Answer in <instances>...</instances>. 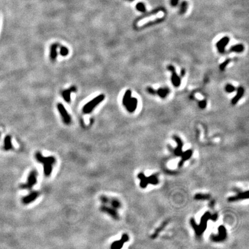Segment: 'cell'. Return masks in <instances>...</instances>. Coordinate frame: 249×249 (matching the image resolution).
<instances>
[{"mask_svg":"<svg viewBox=\"0 0 249 249\" xmlns=\"http://www.w3.org/2000/svg\"><path fill=\"white\" fill-rule=\"evenodd\" d=\"M35 157L39 163L43 164L44 174L45 176L47 177H50L53 171V165L56 163V158L53 156H44L39 152H36Z\"/></svg>","mask_w":249,"mask_h":249,"instance_id":"6da1fadb","label":"cell"},{"mask_svg":"<svg viewBox=\"0 0 249 249\" xmlns=\"http://www.w3.org/2000/svg\"><path fill=\"white\" fill-rule=\"evenodd\" d=\"M209 219L212 220L213 221H216L217 219V214H211L209 212H207L205 213L204 215L202 216L201 220V223L199 225H198L195 223V220L193 219H191L190 220V224L192 226L193 229L195 230V232L197 236H201L204 232L205 231V229L206 228V224L207 221Z\"/></svg>","mask_w":249,"mask_h":249,"instance_id":"7a4b0ae2","label":"cell"},{"mask_svg":"<svg viewBox=\"0 0 249 249\" xmlns=\"http://www.w3.org/2000/svg\"><path fill=\"white\" fill-rule=\"evenodd\" d=\"M105 96L103 94L99 95V96L95 97L94 99L89 101L88 103H87L86 105H84L82 108V112L84 114H89V113H91L97 106L99 105L101 102H102L103 100L105 99Z\"/></svg>","mask_w":249,"mask_h":249,"instance_id":"3957f363","label":"cell"},{"mask_svg":"<svg viewBox=\"0 0 249 249\" xmlns=\"http://www.w3.org/2000/svg\"><path fill=\"white\" fill-rule=\"evenodd\" d=\"M38 173L36 171V170H32L28 175L26 183L21 184L20 188L22 189H25V190L31 189L38 182Z\"/></svg>","mask_w":249,"mask_h":249,"instance_id":"277c9868","label":"cell"},{"mask_svg":"<svg viewBox=\"0 0 249 249\" xmlns=\"http://www.w3.org/2000/svg\"><path fill=\"white\" fill-rule=\"evenodd\" d=\"M138 178H139L141 179L140 186L142 188H146L147 184L148 183L156 184L159 182L158 177L156 175H153L148 178H147L145 177V175L142 173H140V174L138 175Z\"/></svg>","mask_w":249,"mask_h":249,"instance_id":"5b68a950","label":"cell"},{"mask_svg":"<svg viewBox=\"0 0 249 249\" xmlns=\"http://www.w3.org/2000/svg\"><path fill=\"white\" fill-rule=\"evenodd\" d=\"M100 202L103 204L109 205L115 209H119L121 207V203L119 201L115 198L109 197L106 195H101L99 197Z\"/></svg>","mask_w":249,"mask_h":249,"instance_id":"8992f818","label":"cell"},{"mask_svg":"<svg viewBox=\"0 0 249 249\" xmlns=\"http://www.w3.org/2000/svg\"><path fill=\"white\" fill-rule=\"evenodd\" d=\"M100 211L105 213H107L115 220H118L119 219V214L117 211V209L114 208L109 205L104 204L100 207Z\"/></svg>","mask_w":249,"mask_h":249,"instance_id":"52a82bcc","label":"cell"},{"mask_svg":"<svg viewBox=\"0 0 249 249\" xmlns=\"http://www.w3.org/2000/svg\"><path fill=\"white\" fill-rule=\"evenodd\" d=\"M57 108L59 112L61 114L62 118L63 119V121L66 125L70 124L71 122V118L70 116V115L68 114L66 108H65L64 105L61 103H58L57 105Z\"/></svg>","mask_w":249,"mask_h":249,"instance_id":"ba28073f","label":"cell"},{"mask_svg":"<svg viewBox=\"0 0 249 249\" xmlns=\"http://www.w3.org/2000/svg\"><path fill=\"white\" fill-rule=\"evenodd\" d=\"M219 230V234L218 235H212L211 238L212 240L214 242H221L225 239L227 237V231L226 229L223 225H220V227L218 228Z\"/></svg>","mask_w":249,"mask_h":249,"instance_id":"9c48e42d","label":"cell"},{"mask_svg":"<svg viewBox=\"0 0 249 249\" xmlns=\"http://www.w3.org/2000/svg\"><path fill=\"white\" fill-rule=\"evenodd\" d=\"M40 195V193L37 191H32L29 194L23 197L22 202L23 204L28 205L35 201Z\"/></svg>","mask_w":249,"mask_h":249,"instance_id":"30bf717a","label":"cell"},{"mask_svg":"<svg viewBox=\"0 0 249 249\" xmlns=\"http://www.w3.org/2000/svg\"><path fill=\"white\" fill-rule=\"evenodd\" d=\"M168 70L171 71L172 73V76H171V81L172 84L174 85V86L175 87H178L180 85H181V80L180 77L178 76L177 75V74L175 71V69L174 68V66L172 65H169L167 66Z\"/></svg>","mask_w":249,"mask_h":249,"instance_id":"8fae6325","label":"cell"},{"mask_svg":"<svg viewBox=\"0 0 249 249\" xmlns=\"http://www.w3.org/2000/svg\"><path fill=\"white\" fill-rule=\"evenodd\" d=\"M129 241V237L128 234H123L122 235L121 239L119 241H117L113 242L110 246L111 249H119L121 248L123 246V244Z\"/></svg>","mask_w":249,"mask_h":249,"instance_id":"7c38bea8","label":"cell"},{"mask_svg":"<svg viewBox=\"0 0 249 249\" xmlns=\"http://www.w3.org/2000/svg\"><path fill=\"white\" fill-rule=\"evenodd\" d=\"M230 42V38L228 36H224L219 40L216 43V47L217 48L219 52L220 53H224L225 51V46H227Z\"/></svg>","mask_w":249,"mask_h":249,"instance_id":"4fadbf2b","label":"cell"},{"mask_svg":"<svg viewBox=\"0 0 249 249\" xmlns=\"http://www.w3.org/2000/svg\"><path fill=\"white\" fill-rule=\"evenodd\" d=\"M138 100L135 98H131L128 103L125 105V107L128 111L129 112H133L135 111L137 107Z\"/></svg>","mask_w":249,"mask_h":249,"instance_id":"5bb4252c","label":"cell"},{"mask_svg":"<svg viewBox=\"0 0 249 249\" xmlns=\"http://www.w3.org/2000/svg\"><path fill=\"white\" fill-rule=\"evenodd\" d=\"M173 138H174V140L177 142V144H178L177 148L174 150V152L175 155L177 156H181L182 154V153H183V152H182L183 142H182V141H181V138H180L179 137H178L177 136H174V137H173Z\"/></svg>","mask_w":249,"mask_h":249,"instance_id":"9a60e30c","label":"cell"},{"mask_svg":"<svg viewBox=\"0 0 249 249\" xmlns=\"http://www.w3.org/2000/svg\"><path fill=\"white\" fill-rule=\"evenodd\" d=\"M247 198H248V191H246V192L239 193L236 196H233V197H229L228 198V201L230 202H234L240 200L247 199Z\"/></svg>","mask_w":249,"mask_h":249,"instance_id":"2e32d148","label":"cell"},{"mask_svg":"<svg viewBox=\"0 0 249 249\" xmlns=\"http://www.w3.org/2000/svg\"><path fill=\"white\" fill-rule=\"evenodd\" d=\"M76 88L75 87H72L70 88V89L64 91V92H62V96H63L64 100L68 103L70 102L71 93L73 92H76Z\"/></svg>","mask_w":249,"mask_h":249,"instance_id":"e0dca14e","label":"cell"},{"mask_svg":"<svg viewBox=\"0 0 249 249\" xmlns=\"http://www.w3.org/2000/svg\"><path fill=\"white\" fill-rule=\"evenodd\" d=\"M244 92V89L243 87H240L238 88L236 95L235 96L234 98L232 99L231 102L232 105H236V104L238 102V101L242 98V97L243 96Z\"/></svg>","mask_w":249,"mask_h":249,"instance_id":"ac0fdd59","label":"cell"},{"mask_svg":"<svg viewBox=\"0 0 249 249\" xmlns=\"http://www.w3.org/2000/svg\"><path fill=\"white\" fill-rule=\"evenodd\" d=\"M4 149L5 151H9L13 149V145L12 144V137L11 136H6L4 138Z\"/></svg>","mask_w":249,"mask_h":249,"instance_id":"d6986e66","label":"cell"},{"mask_svg":"<svg viewBox=\"0 0 249 249\" xmlns=\"http://www.w3.org/2000/svg\"><path fill=\"white\" fill-rule=\"evenodd\" d=\"M58 47V44H53L50 47V59L52 61H55L57 58V48Z\"/></svg>","mask_w":249,"mask_h":249,"instance_id":"ffe728a7","label":"cell"},{"mask_svg":"<svg viewBox=\"0 0 249 249\" xmlns=\"http://www.w3.org/2000/svg\"><path fill=\"white\" fill-rule=\"evenodd\" d=\"M191 154H192V151H191V150H188V151H186L185 152H184V153H182V154H181L182 156V159L181 160L179 161V163L178 164L179 167H181L184 161L190 158Z\"/></svg>","mask_w":249,"mask_h":249,"instance_id":"44dd1931","label":"cell"},{"mask_svg":"<svg viewBox=\"0 0 249 249\" xmlns=\"http://www.w3.org/2000/svg\"><path fill=\"white\" fill-rule=\"evenodd\" d=\"M170 89L167 87L160 88L156 91V94L160 97L161 98H165L170 93Z\"/></svg>","mask_w":249,"mask_h":249,"instance_id":"7402d4cb","label":"cell"},{"mask_svg":"<svg viewBox=\"0 0 249 249\" xmlns=\"http://www.w3.org/2000/svg\"><path fill=\"white\" fill-rule=\"evenodd\" d=\"M244 49V47L243 45H242V44H238V45L232 46L230 48V51L235 53H242Z\"/></svg>","mask_w":249,"mask_h":249,"instance_id":"603a6c76","label":"cell"},{"mask_svg":"<svg viewBox=\"0 0 249 249\" xmlns=\"http://www.w3.org/2000/svg\"><path fill=\"white\" fill-rule=\"evenodd\" d=\"M131 98V92L130 90H127L125 93L124 94V96L122 99V103H123V106H125V105L128 103V101L130 100V98Z\"/></svg>","mask_w":249,"mask_h":249,"instance_id":"cb8c5ba5","label":"cell"},{"mask_svg":"<svg viewBox=\"0 0 249 249\" xmlns=\"http://www.w3.org/2000/svg\"><path fill=\"white\" fill-rule=\"evenodd\" d=\"M188 4L186 1H183L182 2V3L180 5L179 7V14L181 15H183L186 13V12L187 11V9H188Z\"/></svg>","mask_w":249,"mask_h":249,"instance_id":"d4e9b609","label":"cell"},{"mask_svg":"<svg viewBox=\"0 0 249 249\" xmlns=\"http://www.w3.org/2000/svg\"><path fill=\"white\" fill-rule=\"evenodd\" d=\"M210 198V195L205 194H197L194 196V199L197 200H206Z\"/></svg>","mask_w":249,"mask_h":249,"instance_id":"484cf974","label":"cell"},{"mask_svg":"<svg viewBox=\"0 0 249 249\" xmlns=\"http://www.w3.org/2000/svg\"><path fill=\"white\" fill-rule=\"evenodd\" d=\"M136 9H137V11L141 12H146V8H145V5L144 3L142 2H139L136 5Z\"/></svg>","mask_w":249,"mask_h":249,"instance_id":"4316f807","label":"cell"},{"mask_svg":"<svg viewBox=\"0 0 249 249\" xmlns=\"http://www.w3.org/2000/svg\"><path fill=\"white\" fill-rule=\"evenodd\" d=\"M235 87L231 84H227L225 87V91L228 93H232L235 91Z\"/></svg>","mask_w":249,"mask_h":249,"instance_id":"83f0119b","label":"cell"},{"mask_svg":"<svg viewBox=\"0 0 249 249\" xmlns=\"http://www.w3.org/2000/svg\"><path fill=\"white\" fill-rule=\"evenodd\" d=\"M59 53H60V54L62 55V56H63V57L67 56V55H68V54H69L68 48L66 47H64V46H62V47H61V49H60Z\"/></svg>","mask_w":249,"mask_h":249,"instance_id":"f1b7e54d","label":"cell"},{"mask_svg":"<svg viewBox=\"0 0 249 249\" xmlns=\"http://www.w3.org/2000/svg\"><path fill=\"white\" fill-rule=\"evenodd\" d=\"M230 62H231V59H226L224 62H223L222 64H221L220 65V70H221V71L224 70V69L226 68V66L228 65V64H229Z\"/></svg>","mask_w":249,"mask_h":249,"instance_id":"f546056e","label":"cell"},{"mask_svg":"<svg viewBox=\"0 0 249 249\" xmlns=\"http://www.w3.org/2000/svg\"><path fill=\"white\" fill-rule=\"evenodd\" d=\"M198 106H199L200 108H202V109H204L206 106V101L205 100H201L200 101L198 102Z\"/></svg>","mask_w":249,"mask_h":249,"instance_id":"4dcf8cb0","label":"cell"},{"mask_svg":"<svg viewBox=\"0 0 249 249\" xmlns=\"http://www.w3.org/2000/svg\"><path fill=\"white\" fill-rule=\"evenodd\" d=\"M147 91L149 94H151V95H154L156 94V91L155 89H154L153 88H152V87H147Z\"/></svg>","mask_w":249,"mask_h":249,"instance_id":"1f68e13d","label":"cell"},{"mask_svg":"<svg viewBox=\"0 0 249 249\" xmlns=\"http://www.w3.org/2000/svg\"><path fill=\"white\" fill-rule=\"evenodd\" d=\"M178 2H179V0H170V5L172 6H174V7L177 6Z\"/></svg>","mask_w":249,"mask_h":249,"instance_id":"d6a6232c","label":"cell"},{"mask_svg":"<svg viewBox=\"0 0 249 249\" xmlns=\"http://www.w3.org/2000/svg\"><path fill=\"white\" fill-rule=\"evenodd\" d=\"M185 73H186L185 70H184V69H182L181 71V75L182 77H183V76L185 75Z\"/></svg>","mask_w":249,"mask_h":249,"instance_id":"836d02e7","label":"cell"},{"mask_svg":"<svg viewBox=\"0 0 249 249\" xmlns=\"http://www.w3.org/2000/svg\"><path fill=\"white\" fill-rule=\"evenodd\" d=\"M128 1H134V0H128Z\"/></svg>","mask_w":249,"mask_h":249,"instance_id":"e575fe53","label":"cell"},{"mask_svg":"<svg viewBox=\"0 0 249 249\" xmlns=\"http://www.w3.org/2000/svg\"><path fill=\"white\" fill-rule=\"evenodd\" d=\"M0 137H1V133H0Z\"/></svg>","mask_w":249,"mask_h":249,"instance_id":"d590c367","label":"cell"}]
</instances>
